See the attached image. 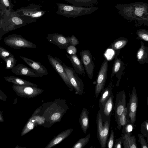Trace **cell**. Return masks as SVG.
Here are the masks:
<instances>
[{
    "label": "cell",
    "mask_w": 148,
    "mask_h": 148,
    "mask_svg": "<svg viewBox=\"0 0 148 148\" xmlns=\"http://www.w3.org/2000/svg\"><path fill=\"white\" fill-rule=\"evenodd\" d=\"M136 34L138 37L136 39L145 41H148V31L145 29H141L137 31Z\"/></svg>",
    "instance_id": "obj_29"
},
{
    "label": "cell",
    "mask_w": 148,
    "mask_h": 148,
    "mask_svg": "<svg viewBox=\"0 0 148 148\" xmlns=\"http://www.w3.org/2000/svg\"><path fill=\"white\" fill-rule=\"evenodd\" d=\"M113 86L112 82H111L108 86L104 88L101 92V95L99 100L100 108L103 107L110 95L112 93V90Z\"/></svg>",
    "instance_id": "obj_23"
},
{
    "label": "cell",
    "mask_w": 148,
    "mask_h": 148,
    "mask_svg": "<svg viewBox=\"0 0 148 148\" xmlns=\"http://www.w3.org/2000/svg\"><path fill=\"white\" fill-rule=\"evenodd\" d=\"M4 43L10 47L18 49L21 48H36L37 46L33 43L27 40L20 34H14L5 37Z\"/></svg>",
    "instance_id": "obj_3"
},
{
    "label": "cell",
    "mask_w": 148,
    "mask_h": 148,
    "mask_svg": "<svg viewBox=\"0 0 148 148\" xmlns=\"http://www.w3.org/2000/svg\"><path fill=\"white\" fill-rule=\"evenodd\" d=\"M20 57L33 70L38 77H42L48 74L47 69L39 62L22 56H20Z\"/></svg>",
    "instance_id": "obj_14"
},
{
    "label": "cell",
    "mask_w": 148,
    "mask_h": 148,
    "mask_svg": "<svg viewBox=\"0 0 148 148\" xmlns=\"http://www.w3.org/2000/svg\"><path fill=\"white\" fill-rule=\"evenodd\" d=\"M3 119L2 112L0 111V122H3Z\"/></svg>",
    "instance_id": "obj_43"
},
{
    "label": "cell",
    "mask_w": 148,
    "mask_h": 148,
    "mask_svg": "<svg viewBox=\"0 0 148 148\" xmlns=\"http://www.w3.org/2000/svg\"><path fill=\"white\" fill-rule=\"evenodd\" d=\"M3 60L6 63L5 69H12L15 66L17 61V60L15 58L12 54Z\"/></svg>",
    "instance_id": "obj_27"
},
{
    "label": "cell",
    "mask_w": 148,
    "mask_h": 148,
    "mask_svg": "<svg viewBox=\"0 0 148 148\" xmlns=\"http://www.w3.org/2000/svg\"><path fill=\"white\" fill-rule=\"evenodd\" d=\"M12 54L9 51L0 46V58L3 60Z\"/></svg>",
    "instance_id": "obj_32"
},
{
    "label": "cell",
    "mask_w": 148,
    "mask_h": 148,
    "mask_svg": "<svg viewBox=\"0 0 148 148\" xmlns=\"http://www.w3.org/2000/svg\"><path fill=\"white\" fill-rule=\"evenodd\" d=\"M62 114L60 112H57L53 114L51 117V119L53 122L59 121L61 118Z\"/></svg>",
    "instance_id": "obj_38"
},
{
    "label": "cell",
    "mask_w": 148,
    "mask_h": 148,
    "mask_svg": "<svg viewBox=\"0 0 148 148\" xmlns=\"http://www.w3.org/2000/svg\"><path fill=\"white\" fill-rule=\"evenodd\" d=\"M66 55L70 61L76 73L80 75H84L85 74L84 68L76 54L69 55L66 54Z\"/></svg>",
    "instance_id": "obj_17"
},
{
    "label": "cell",
    "mask_w": 148,
    "mask_h": 148,
    "mask_svg": "<svg viewBox=\"0 0 148 148\" xmlns=\"http://www.w3.org/2000/svg\"><path fill=\"white\" fill-rule=\"evenodd\" d=\"M126 107V95L123 90L118 92L116 95L114 110L115 112V121L117 123L119 116Z\"/></svg>",
    "instance_id": "obj_11"
},
{
    "label": "cell",
    "mask_w": 148,
    "mask_h": 148,
    "mask_svg": "<svg viewBox=\"0 0 148 148\" xmlns=\"http://www.w3.org/2000/svg\"></svg>",
    "instance_id": "obj_44"
},
{
    "label": "cell",
    "mask_w": 148,
    "mask_h": 148,
    "mask_svg": "<svg viewBox=\"0 0 148 148\" xmlns=\"http://www.w3.org/2000/svg\"><path fill=\"white\" fill-rule=\"evenodd\" d=\"M127 110L126 107L118 118L117 128L118 130H120L122 127L128 123L127 119Z\"/></svg>",
    "instance_id": "obj_26"
},
{
    "label": "cell",
    "mask_w": 148,
    "mask_h": 148,
    "mask_svg": "<svg viewBox=\"0 0 148 148\" xmlns=\"http://www.w3.org/2000/svg\"><path fill=\"white\" fill-rule=\"evenodd\" d=\"M1 3L6 7L10 8V4L9 0H1Z\"/></svg>",
    "instance_id": "obj_42"
},
{
    "label": "cell",
    "mask_w": 148,
    "mask_h": 148,
    "mask_svg": "<svg viewBox=\"0 0 148 148\" xmlns=\"http://www.w3.org/2000/svg\"><path fill=\"white\" fill-rule=\"evenodd\" d=\"M58 7L56 13L67 18H75L88 13L89 9L83 7L64 3H56Z\"/></svg>",
    "instance_id": "obj_1"
},
{
    "label": "cell",
    "mask_w": 148,
    "mask_h": 148,
    "mask_svg": "<svg viewBox=\"0 0 148 148\" xmlns=\"http://www.w3.org/2000/svg\"><path fill=\"white\" fill-rule=\"evenodd\" d=\"M144 9L143 8H136L135 11V14L138 16H141L143 14V11Z\"/></svg>",
    "instance_id": "obj_40"
},
{
    "label": "cell",
    "mask_w": 148,
    "mask_h": 148,
    "mask_svg": "<svg viewBox=\"0 0 148 148\" xmlns=\"http://www.w3.org/2000/svg\"><path fill=\"white\" fill-rule=\"evenodd\" d=\"M12 88L17 96L28 98L35 97L44 91L37 87L13 84Z\"/></svg>",
    "instance_id": "obj_6"
},
{
    "label": "cell",
    "mask_w": 148,
    "mask_h": 148,
    "mask_svg": "<svg viewBox=\"0 0 148 148\" xmlns=\"http://www.w3.org/2000/svg\"><path fill=\"white\" fill-rule=\"evenodd\" d=\"M79 122L83 132L86 133L89 126L88 112L86 108H84L82 109Z\"/></svg>",
    "instance_id": "obj_24"
},
{
    "label": "cell",
    "mask_w": 148,
    "mask_h": 148,
    "mask_svg": "<svg viewBox=\"0 0 148 148\" xmlns=\"http://www.w3.org/2000/svg\"><path fill=\"white\" fill-rule=\"evenodd\" d=\"M67 53L69 55H74L76 54L77 50L75 46L69 45L66 49Z\"/></svg>",
    "instance_id": "obj_37"
},
{
    "label": "cell",
    "mask_w": 148,
    "mask_h": 148,
    "mask_svg": "<svg viewBox=\"0 0 148 148\" xmlns=\"http://www.w3.org/2000/svg\"><path fill=\"white\" fill-rule=\"evenodd\" d=\"M120 50L116 53V55L115 56L111 76L112 79L115 75L117 78L118 80L115 85L116 86H119L124 69V64L123 61L121 60L120 58H118V56L120 53Z\"/></svg>",
    "instance_id": "obj_13"
},
{
    "label": "cell",
    "mask_w": 148,
    "mask_h": 148,
    "mask_svg": "<svg viewBox=\"0 0 148 148\" xmlns=\"http://www.w3.org/2000/svg\"><path fill=\"white\" fill-rule=\"evenodd\" d=\"M8 99L7 96L0 89V100L3 101H6Z\"/></svg>",
    "instance_id": "obj_41"
},
{
    "label": "cell",
    "mask_w": 148,
    "mask_h": 148,
    "mask_svg": "<svg viewBox=\"0 0 148 148\" xmlns=\"http://www.w3.org/2000/svg\"><path fill=\"white\" fill-rule=\"evenodd\" d=\"M108 69V61L104 60L102 63L97 76L95 87L96 98L104 88L107 78Z\"/></svg>",
    "instance_id": "obj_8"
},
{
    "label": "cell",
    "mask_w": 148,
    "mask_h": 148,
    "mask_svg": "<svg viewBox=\"0 0 148 148\" xmlns=\"http://www.w3.org/2000/svg\"><path fill=\"white\" fill-rule=\"evenodd\" d=\"M139 138L138 141L140 143L142 148H148V144L147 142L144 138V136L141 134H138Z\"/></svg>",
    "instance_id": "obj_34"
},
{
    "label": "cell",
    "mask_w": 148,
    "mask_h": 148,
    "mask_svg": "<svg viewBox=\"0 0 148 148\" xmlns=\"http://www.w3.org/2000/svg\"><path fill=\"white\" fill-rule=\"evenodd\" d=\"M141 133L144 137H146L148 142V121H144L141 125Z\"/></svg>",
    "instance_id": "obj_31"
},
{
    "label": "cell",
    "mask_w": 148,
    "mask_h": 148,
    "mask_svg": "<svg viewBox=\"0 0 148 148\" xmlns=\"http://www.w3.org/2000/svg\"><path fill=\"white\" fill-rule=\"evenodd\" d=\"M140 47L137 52L136 57L138 62L140 64L148 63V48L145 46L142 41L140 42Z\"/></svg>",
    "instance_id": "obj_19"
},
{
    "label": "cell",
    "mask_w": 148,
    "mask_h": 148,
    "mask_svg": "<svg viewBox=\"0 0 148 148\" xmlns=\"http://www.w3.org/2000/svg\"><path fill=\"white\" fill-rule=\"evenodd\" d=\"M110 120L103 122L99 110L96 117L97 136L101 148H106L108 140Z\"/></svg>",
    "instance_id": "obj_2"
},
{
    "label": "cell",
    "mask_w": 148,
    "mask_h": 148,
    "mask_svg": "<svg viewBox=\"0 0 148 148\" xmlns=\"http://www.w3.org/2000/svg\"><path fill=\"white\" fill-rule=\"evenodd\" d=\"M60 62L68 77L69 81L74 88L75 94L82 95L83 93L84 86L82 79L72 67L67 66L60 59Z\"/></svg>",
    "instance_id": "obj_4"
},
{
    "label": "cell",
    "mask_w": 148,
    "mask_h": 148,
    "mask_svg": "<svg viewBox=\"0 0 148 148\" xmlns=\"http://www.w3.org/2000/svg\"><path fill=\"white\" fill-rule=\"evenodd\" d=\"M114 141V131L111 130L110 132V136L107 144L108 148H112L113 147Z\"/></svg>",
    "instance_id": "obj_33"
},
{
    "label": "cell",
    "mask_w": 148,
    "mask_h": 148,
    "mask_svg": "<svg viewBox=\"0 0 148 148\" xmlns=\"http://www.w3.org/2000/svg\"><path fill=\"white\" fill-rule=\"evenodd\" d=\"M81 61L87 75L90 79L93 78L95 64L92 54L88 49L82 50L80 53Z\"/></svg>",
    "instance_id": "obj_10"
},
{
    "label": "cell",
    "mask_w": 148,
    "mask_h": 148,
    "mask_svg": "<svg viewBox=\"0 0 148 148\" xmlns=\"http://www.w3.org/2000/svg\"><path fill=\"white\" fill-rule=\"evenodd\" d=\"M90 134H89L85 137L81 138L74 144L72 148H82L84 147L89 142Z\"/></svg>",
    "instance_id": "obj_28"
},
{
    "label": "cell",
    "mask_w": 148,
    "mask_h": 148,
    "mask_svg": "<svg viewBox=\"0 0 148 148\" xmlns=\"http://www.w3.org/2000/svg\"><path fill=\"white\" fill-rule=\"evenodd\" d=\"M51 43L58 46L61 49H66L70 45L68 37L58 33L48 34L46 37Z\"/></svg>",
    "instance_id": "obj_12"
},
{
    "label": "cell",
    "mask_w": 148,
    "mask_h": 148,
    "mask_svg": "<svg viewBox=\"0 0 148 148\" xmlns=\"http://www.w3.org/2000/svg\"><path fill=\"white\" fill-rule=\"evenodd\" d=\"M42 6L35 3L29 4L27 7L22 8L18 11L21 16L37 19L43 16L46 11L41 9Z\"/></svg>",
    "instance_id": "obj_7"
},
{
    "label": "cell",
    "mask_w": 148,
    "mask_h": 148,
    "mask_svg": "<svg viewBox=\"0 0 148 148\" xmlns=\"http://www.w3.org/2000/svg\"><path fill=\"white\" fill-rule=\"evenodd\" d=\"M68 37L70 45L76 46L77 45L79 44L78 40L74 35H73L71 37L68 36Z\"/></svg>",
    "instance_id": "obj_36"
},
{
    "label": "cell",
    "mask_w": 148,
    "mask_h": 148,
    "mask_svg": "<svg viewBox=\"0 0 148 148\" xmlns=\"http://www.w3.org/2000/svg\"><path fill=\"white\" fill-rule=\"evenodd\" d=\"M66 1L73 5L83 7L89 4V0H66Z\"/></svg>",
    "instance_id": "obj_30"
},
{
    "label": "cell",
    "mask_w": 148,
    "mask_h": 148,
    "mask_svg": "<svg viewBox=\"0 0 148 148\" xmlns=\"http://www.w3.org/2000/svg\"><path fill=\"white\" fill-rule=\"evenodd\" d=\"M122 143L124 148H137L136 140L134 135L131 136L130 133L123 134L121 136Z\"/></svg>",
    "instance_id": "obj_21"
},
{
    "label": "cell",
    "mask_w": 148,
    "mask_h": 148,
    "mask_svg": "<svg viewBox=\"0 0 148 148\" xmlns=\"http://www.w3.org/2000/svg\"><path fill=\"white\" fill-rule=\"evenodd\" d=\"M4 78L6 81L10 83H11L13 84L18 85L29 86L36 87L38 86L36 84L14 76H5L4 77Z\"/></svg>",
    "instance_id": "obj_22"
},
{
    "label": "cell",
    "mask_w": 148,
    "mask_h": 148,
    "mask_svg": "<svg viewBox=\"0 0 148 148\" xmlns=\"http://www.w3.org/2000/svg\"><path fill=\"white\" fill-rule=\"evenodd\" d=\"M128 42V40L124 37L119 38L115 40L109 47L114 50H120L124 47Z\"/></svg>",
    "instance_id": "obj_25"
},
{
    "label": "cell",
    "mask_w": 148,
    "mask_h": 148,
    "mask_svg": "<svg viewBox=\"0 0 148 148\" xmlns=\"http://www.w3.org/2000/svg\"><path fill=\"white\" fill-rule=\"evenodd\" d=\"M47 58L49 63L56 72L62 78L66 85L71 91L74 88L70 82L68 77L61 64L60 59L56 56L54 58L50 55H47Z\"/></svg>",
    "instance_id": "obj_9"
},
{
    "label": "cell",
    "mask_w": 148,
    "mask_h": 148,
    "mask_svg": "<svg viewBox=\"0 0 148 148\" xmlns=\"http://www.w3.org/2000/svg\"><path fill=\"white\" fill-rule=\"evenodd\" d=\"M122 142V139L121 137L119 138H116L114 144L113 148H122L121 144Z\"/></svg>",
    "instance_id": "obj_39"
},
{
    "label": "cell",
    "mask_w": 148,
    "mask_h": 148,
    "mask_svg": "<svg viewBox=\"0 0 148 148\" xmlns=\"http://www.w3.org/2000/svg\"><path fill=\"white\" fill-rule=\"evenodd\" d=\"M123 127L122 131L123 134L130 133L133 130L134 125L131 123H128L125 125L123 126Z\"/></svg>",
    "instance_id": "obj_35"
},
{
    "label": "cell",
    "mask_w": 148,
    "mask_h": 148,
    "mask_svg": "<svg viewBox=\"0 0 148 148\" xmlns=\"http://www.w3.org/2000/svg\"><path fill=\"white\" fill-rule=\"evenodd\" d=\"M73 130V129L69 128L62 132L52 139L45 148H51L58 144L68 137Z\"/></svg>",
    "instance_id": "obj_18"
},
{
    "label": "cell",
    "mask_w": 148,
    "mask_h": 148,
    "mask_svg": "<svg viewBox=\"0 0 148 148\" xmlns=\"http://www.w3.org/2000/svg\"><path fill=\"white\" fill-rule=\"evenodd\" d=\"M11 71L13 73L17 75L38 77L32 69L22 64H19L15 65L11 69Z\"/></svg>",
    "instance_id": "obj_16"
},
{
    "label": "cell",
    "mask_w": 148,
    "mask_h": 148,
    "mask_svg": "<svg viewBox=\"0 0 148 148\" xmlns=\"http://www.w3.org/2000/svg\"><path fill=\"white\" fill-rule=\"evenodd\" d=\"M39 110V109L37 108L33 113L23 129L21 133V136L24 135L34 128L38 116L37 114Z\"/></svg>",
    "instance_id": "obj_20"
},
{
    "label": "cell",
    "mask_w": 148,
    "mask_h": 148,
    "mask_svg": "<svg viewBox=\"0 0 148 148\" xmlns=\"http://www.w3.org/2000/svg\"><path fill=\"white\" fill-rule=\"evenodd\" d=\"M130 99L126 107L127 110V119L128 123L134 125L136 118L138 99L135 86L132 89V93H129Z\"/></svg>",
    "instance_id": "obj_5"
},
{
    "label": "cell",
    "mask_w": 148,
    "mask_h": 148,
    "mask_svg": "<svg viewBox=\"0 0 148 148\" xmlns=\"http://www.w3.org/2000/svg\"><path fill=\"white\" fill-rule=\"evenodd\" d=\"M114 96L112 93L103 107L100 108L99 110L103 122H105L106 120H110L114 106Z\"/></svg>",
    "instance_id": "obj_15"
}]
</instances>
